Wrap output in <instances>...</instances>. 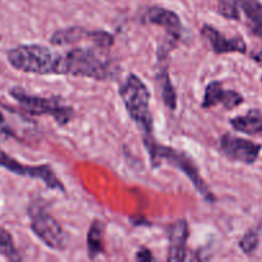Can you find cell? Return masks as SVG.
<instances>
[{"label": "cell", "instance_id": "cell-1", "mask_svg": "<svg viewBox=\"0 0 262 262\" xmlns=\"http://www.w3.org/2000/svg\"><path fill=\"white\" fill-rule=\"evenodd\" d=\"M119 96L128 115L142 133L143 145L155 140L152 114L150 110L151 94L145 82L135 73L128 74L119 89Z\"/></svg>", "mask_w": 262, "mask_h": 262}, {"label": "cell", "instance_id": "cell-2", "mask_svg": "<svg viewBox=\"0 0 262 262\" xmlns=\"http://www.w3.org/2000/svg\"><path fill=\"white\" fill-rule=\"evenodd\" d=\"M8 61L14 69L37 76H61L63 54L40 43H25L8 51Z\"/></svg>", "mask_w": 262, "mask_h": 262}, {"label": "cell", "instance_id": "cell-3", "mask_svg": "<svg viewBox=\"0 0 262 262\" xmlns=\"http://www.w3.org/2000/svg\"><path fill=\"white\" fill-rule=\"evenodd\" d=\"M145 147L148 156H150V163L152 168H160L163 164H168V165L179 169V170L183 171L188 177V179L192 182L194 188L199 191V193L205 200H207L209 202L215 201V196L210 191L209 186L205 183L196 163H194L191 156L187 155L183 151H178L176 148L160 145L156 141H151V142L146 143Z\"/></svg>", "mask_w": 262, "mask_h": 262}, {"label": "cell", "instance_id": "cell-4", "mask_svg": "<svg viewBox=\"0 0 262 262\" xmlns=\"http://www.w3.org/2000/svg\"><path fill=\"white\" fill-rule=\"evenodd\" d=\"M114 74L112 63L90 48H74L63 54L61 76L86 77L97 81L110 79Z\"/></svg>", "mask_w": 262, "mask_h": 262}, {"label": "cell", "instance_id": "cell-5", "mask_svg": "<svg viewBox=\"0 0 262 262\" xmlns=\"http://www.w3.org/2000/svg\"><path fill=\"white\" fill-rule=\"evenodd\" d=\"M10 96L19 104L25 112L31 115H50L58 125H66L74 115L73 107L64 105L58 97H42L30 95L20 87H13Z\"/></svg>", "mask_w": 262, "mask_h": 262}, {"label": "cell", "instance_id": "cell-6", "mask_svg": "<svg viewBox=\"0 0 262 262\" xmlns=\"http://www.w3.org/2000/svg\"><path fill=\"white\" fill-rule=\"evenodd\" d=\"M30 216L31 229L43 245L55 251L66 250L69 237L53 215L38 209L32 210Z\"/></svg>", "mask_w": 262, "mask_h": 262}, {"label": "cell", "instance_id": "cell-7", "mask_svg": "<svg viewBox=\"0 0 262 262\" xmlns=\"http://www.w3.org/2000/svg\"><path fill=\"white\" fill-rule=\"evenodd\" d=\"M0 168L7 169L8 171L17 174V176L38 179L48 188L56 189V191L66 193V186L58 178L53 168L48 165V164H42V165H25V164L17 161L14 158L9 156L0 148Z\"/></svg>", "mask_w": 262, "mask_h": 262}, {"label": "cell", "instance_id": "cell-8", "mask_svg": "<svg viewBox=\"0 0 262 262\" xmlns=\"http://www.w3.org/2000/svg\"><path fill=\"white\" fill-rule=\"evenodd\" d=\"M220 150L230 160L251 165L257 161L262 146L232 133H225L220 137Z\"/></svg>", "mask_w": 262, "mask_h": 262}, {"label": "cell", "instance_id": "cell-9", "mask_svg": "<svg viewBox=\"0 0 262 262\" xmlns=\"http://www.w3.org/2000/svg\"><path fill=\"white\" fill-rule=\"evenodd\" d=\"M245 102V97L234 90H225L222 81H211L205 89L201 106L210 109L216 105H223L227 110L238 107Z\"/></svg>", "mask_w": 262, "mask_h": 262}, {"label": "cell", "instance_id": "cell-10", "mask_svg": "<svg viewBox=\"0 0 262 262\" xmlns=\"http://www.w3.org/2000/svg\"><path fill=\"white\" fill-rule=\"evenodd\" d=\"M141 22L143 25H156L164 27L166 35L176 36L182 40L183 25H182L179 15L173 10L166 9L164 7H150L142 13Z\"/></svg>", "mask_w": 262, "mask_h": 262}, {"label": "cell", "instance_id": "cell-11", "mask_svg": "<svg viewBox=\"0 0 262 262\" xmlns=\"http://www.w3.org/2000/svg\"><path fill=\"white\" fill-rule=\"evenodd\" d=\"M202 37L206 38L209 41L210 46H211L212 51L215 54H228V53H239L246 54L247 53V43L243 40L241 36H235V37H227L223 35L219 30L210 25H204L201 28Z\"/></svg>", "mask_w": 262, "mask_h": 262}, {"label": "cell", "instance_id": "cell-12", "mask_svg": "<svg viewBox=\"0 0 262 262\" xmlns=\"http://www.w3.org/2000/svg\"><path fill=\"white\" fill-rule=\"evenodd\" d=\"M171 49L160 46L158 51V60H159V72H158V84L160 89L161 99H163L165 106L170 110H176L178 105V99H177V92L174 90L173 82H171L170 76H169L168 64L165 63L166 59L169 58L171 53Z\"/></svg>", "mask_w": 262, "mask_h": 262}, {"label": "cell", "instance_id": "cell-13", "mask_svg": "<svg viewBox=\"0 0 262 262\" xmlns=\"http://www.w3.org/2000/svg\"><path fill=\"white\" fill-rule=\"evenodd\" d=\"M189 228L187 220L182 219L171 224L168 229V261H183L187 258V241Z\"/></svg>", "mask_w": 262, "mask_h": 262}, {"label": "cell", "instance_id": "cell-14", "mask_svg": "<svg viewBox=\"0 0 262 262\" xmlns=\"http://www.w3.org/2000/svg\"><path fill=\"white\" fill-rule=\"evenodd\" d=\"M229 124L233 129L245 135H262V112L258 109H250L246 114L232 118Z\"/></svg>", "mask_w": 262, "mask_h": 262}, {"label": "cell", "instance_id": "cell-15", "mask_svg": "<svg viewBox=\"0 0 262 262\" xmlns=\"http://www.w3.org/2000/svg\"><path fill=\"white\" fill-rule=\"evenodd\" d=\"M82 40H91V31L79 26L56 30L50 37V42L56 46L73 45Z\"/></svg>", "mask_w": 262, "mask_h": 262}, {"label": "cell", "instance_id": "cell-16", "mask_svg": "<svg viewBox=\"0 0 262 262\" xmlns=\"http://www.w3.org/2000/svg\"><path fill=\"white\" fill-rule=\"evenodd\" d=\"M243 10L253 35L262 38V4L260 0H234Z\"/></svg>", "mask_w": 262, "mask_h": 262}, {"label": "cell", "instance_id": "cell-17", "mask_svg": "<svg viewBox=\"0 0 262 262\" xmlns=\"http://www.w3.org/2000/svg\"><path fill=\"white\" fill-rule=\"evenodd\" d=\"M87 251L90 258H96L105 252L104 248V224L100 220H95L87 234Z\"/></svg>", "mask_w": 262, "mask_h": 262}, {"label": "cell", "instance_id": "cell-18", "mask_svg": "<svg viewBox=\"0 0 262 262\" xmlns=\"http://www.w3.org/2000/svg\"><path fill=\"white\" fill-rule=\"evenodd\" d=\"M0 253L10 261L22 260L19 252L15 248L12 234L3 227H0Z\"/></svg>", "mask_w": 262, "mask_h": 262}, {"label": "cell", "instance_id": "cell-19", "mask_svg": "<svg viewBox=\"0 0 262 262\" xmlns=\"http://www.w3.org/2000/svg\"><path fill=\"white\" fill-rule=\"evenodd\" d=\"M238 246H239L241 251H242L245 255L252 256L253 253L257 251L258 246H260V235H258L257 230H248V232L241 238L239 242H238Z\"/></svg>", "mask_w": 262, "mask_h": 262}, {"label": "cell", "instance_id": "cell-20", "mask_svg": "<svg viewBox=\"0 0 262 262\" xmlns=\"http://www.w3.org/2000/svg\"><path fill=\"white\" fill-rule=\"evenodd\" d=\"M217 13L228 19H241V9L234 0H220L217 5Z\"/></svg>", "mask_w": 262, "mask_h": 262}, {"label": "cell", "instance_id": "cell-21", "mask_svg": "<svg viewBox=\"0 0 262 262\" xmlns=\"http://www.w3.org/2000/svg\"><path fill=\"white\" fill-rule=\"evenodd\" d=\"M91 41L97 46V48L109 49L114 43V36L106 31L97 30L91 31Z\"/></svg>", "mask_w": 262, "mask_h": 262}, {"label": "cell", "instance_id": "cell-22", "mask_svg": "<svg viewBox=\"0 0 262 262\" xmlns=\"http://www.w3.org/2000/svg\"><path fill=\"white\" fill-rule=\"evenodd\" d=\"M136 260L142 261V262H148V261L155 260V257H154L152 252H151L150 250L142 247V248H140V250H138L137 255H136Z\"/></svg>", "mask_w": 262, "mask_h": 262}, {"label": "cell", "instance_id": "cell-23", "mask_svg": "<svg viewBox=\"0 0 262 262\" xmlns=\"http://www.w3.org/2000/svg\"><path fill=\"white\" fill-rule=\"evenodd\" d=\"M7 135H9V127H8L4 115H3V113L0 112V138L4 137V136Z\"/></svg>", "mask_w": 262, "mask_h": 262}, {"label": "cell", "instance_id": "cell-24", "mask_svg": "<svg viewBox=\"0 0 262 262\" xmlns=\"http://www.w3.org/2000/svg\"><path fill=\"white\" fill-rule=\"evenodd\" d=\"M252 59H253V60L258 61V63H262V49L260 51H258V53L252 54Z\"/></svg>", "mask_w": 262, "mask_h": 262}, {"label": "cell", "instance_id": "cell-25", "mask_svg": "<svg viewBox=\"0 0 262 262\" xmlns=\"http://www.w3.org/2000/svg\"><path fill=\"white\" fill-rule=\"evenodd\" d=\"M261 83H262V74H261Z\"/></svg>", "mask_w": 262, "mask_h": 262}]
</instances>
